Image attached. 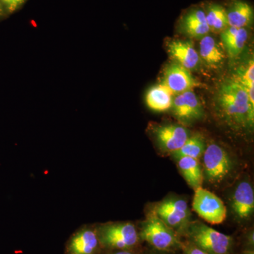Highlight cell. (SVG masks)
<instances>
[{
    "instance_id": "obj_6",
    "label": "cell",
    "mask_w": 254,
    "mask_h": 254,
    "mask_svg": "<svg viewBox=\"0 0 254 254\" xmlns=\"http://www.w3.org/2000/svg\"><path fill=\"white\" fill-rule=\"evenodd\" d=\"M138 239L136 227L128 222L106 225L100 230L101 243L113 248H131L136 245Z\"/></svg>"
},
{
    "instance_id": "obj_24",
    "label": "cell",
    "mask_w": 254,
    "mask_h": 254,
    "mask_svg": "<svg viewBox=\"0 0 254 254\" xmlns=\"http://www.w3.org/2000/svg\"><path fill=\"white\" fill-rule=\"evenodd\" d=\"M185 254H210L195 245H187L184 247Z\"/></svg>"
},
{
    "instance_id": "obj_1",
    "label": "cell",
    "mask_w": 254,
    "mask_h": 254,
    "mask_svg": "<svg viewBox=\"0 0 254 254\" xmlns=\"http://www.w3.org/2000/svg\"><path fill=\"white\" fill-rule=\"evenodd\" d=\"M218 103L229 123L237 127L254 126V111L251 108L247 90L235 78L222 83Z\"/></svg>"
},
{
    "instance_id": "obj_26",
    "label": "cell",
    "mask_w": 254,
    "mask_h": 254,
    "mask_svg": "<svg viewBox=\"0 0 254 254\" xmlns=\"http://www.w3.org/2000/svg\"><path fill=\"white\" fill-rule=\"evenodd\" d=\"M113 254H131V252H127V251H122V252H118L117 253H115Z\"/></svg>"
},
{
    "instance_id": "obj_10",
    "label": "cell",
    "mask_w": 254,
    "mask_h": 254,
    "mask_svg": "<svg viewBox=\"0 0 254 254\" xmlns=\"http://www.w3.org/2000/svg\"><path fill=\"white\" fill-rule=\"evenodd\" d=\"M157 216L170 228H179L187 223L190 212L183 200H168L163 202L155 209Z\"/></svg>"
},
{
    "instance_id": "obj_14",
    "label": "cell",
    "mask_w": 254,
    "mask_h": 254,
    "mask_svg": "<svg viewBox=\"0 0 254 254\" xmlns=\"http://www.w3.org/2000/svg\"><path fill=\"white\" fill-rule=\"evenodd\" d=\"M226 12L230 27L246 28L253 22V8L243 0H234Z\"/></svg>"
},
{
    "instance_id": "obj_25",
    "label": "cell",
    "mask_w": 254,
    "mask_h": 254,
    "mask_svg": "<svg viewBox=\"0 0 254 254\" xmlns=\"http://www.w3.org/2000/svg\"><path fill=\"white\" fill-rule=\"evenodd\" d=\"M249 242H250V245H254V232H252L249 236Z\"/></svg>"
},
{
    "instance_id": "obj_16",
    "label": "cell",
    "mask_w": 254,
    "mask_h": 254,
    "mask_svg": "<svg viewBox=\"0 0 254 254\" xmlns=\"http://www.w3.org/2000/svg\"><path fill=\"white\" fill-rule=\"evenodd\" d=\"M199 53V56L203 62L213 68L221 66L225 58L222 47L217 43L213 37L208 35L201 38Z\"/></svg>"
},
{
    "instance_id": "obj_27",
    "label": "cell",
    "mask_w": 254,
    "mask_h": 254,
    "mask_svg": "<svg viewBox=\"0 0 254 254\" xmlns=\"http://www.w3.org/2000/svg\"><path fill=\"white\" fill-rule=\"evenodd\" d=\"M243 254H254V251H247V252H244Z\"/></svg>"
},
{
    "instance_id": "obj_13",
    "label": "cell",
    "mask_w": 254,
    "mask_h": 254,
    "mask_svg": "<svg viewBox=\"0 0 254 254\" xmlns=\"http://www.w3.org/2000/svg\"><path fill=\"white\" fill-rule=\"evenodd\" d=\"M232 206L234 213L240 219L248 218L253 213L254 190L248 182L239 184L232 197Z\"/></svg>"
},
{
    "instance_id": "obj_8",
    "label": "cell",
    "mask_w": 254,
    "mask_h": 254,
    "mask_svg": "<svg viewBox=\"0 0 254 254\" xmlns=\"http://www.w3.org/2000/svg\"><path fill=\"white\" fill-rule=\"evenodd\" d=\"M155 136L160 148L172 154L180 149L190 136L186 128L173 124L157 127Z\"/></svg>"
},
{
    "instance_id": "obj_12",
    "label": "cell",
    "mask_w": 254,
    "mask_h": 254,
    "mask_svg": "<svg viewBox=\"0 0 254 254\" xmlns=\"http://www.w3.org/2000/svg\"><path fill=\"white\" fill-rule=\"evenodd\" d=\"M180 28L184 34L191 38H202L207 36L210 28L204 9L197 8L189 11L180 20Z\"/></svg>"
},
{
    "instance_id": "obj_19",
    "label": "cell",
    "mask_w": 254,
    "mask_h": 254,
    "mask_svg": "<svg viewBox=\"0 0 254 254\" xmlns=\"http://www.w3.org/2000/svg\"><path fill=\"white\" fill-rule=\"evenodd\" d=\"M98 245V238L93 230H81L73 236L69 245L71 254H93Z\"/></svg>"
},
{
    "instance_id": "obj_4",
    "label": "cell",
    "mask_w": 254,
    "mask_h": 254,
    "mask_svg": "<svg viewBox=\"0 0 254 254\" xmlns=\"http://www.w3.org/2000/svg\"><path fill=\"white\" fill-rule=\"evenodd\" d=\"M203 177L212 183L221 182L230 173L232 162L225 149L211 143L203 153Z\"/></svg>"
},
{
    "instance_id": "obj_7",
    "label": "cell",
    "mask_w": 254,
    "mask_h": 254,
    "mask_svg": "<svg viewBox=\"0 0 254 254\" xmlns=\"http://www.w3.org/2000/svg\"><path fill=\"white\" fill-rule=\"evenodd\" d=\"M171 109L174 116L182 123H193L200 120L204 115L203 105L192 91L175 95Z\"/></svg>"
},
{
    "instance_id": "obj_22",
    "label": "cell",
    "mask_w": 254,
    "mask_h": 254,
    "mask_svg": "<svg viewBox=\"0 0 254 254\" xmlns=\"http://www.w3.org/2000/svg\"><path fill=\"white\" fill-rule=\"evenodd\" d=\"M235 79L242 83L245 88L254 86V60H250L247 69L243 70V73H240Z\"/></svg>"
},
{
    "instance_id": "obj_11",
    "label": "cell",
    "mask_w": 254,
    "mask_h": 254,
    "mask_svg": "<svg viewBox=\"0 0 254 254\" xmlns=\"http://www.w3.org/2000/svg\"><path fill=\"white\" fill-rule=\"evenodd\" d=\"M169 55L178 64L188 71L194 70L200 63V56L190 41H174L168 46Z\"/></svg>"
},
{
    "instance_id": "obj_23",
    "label": "cell",
    "mask_w": 254,
    "mask_h": 254,
    "mask_svg": "<svg viewBox=\"0 0 254 254\" xmlns=\"http://www.w3.org/2000/svg\"><path fill=\"white\" fill-rule=\"evenodd\" d=\"M9 13H13L19 9L26 0H0Z\"/></svg>"
},
{
    "instance_id": "obj_2",
    "label": "cell",
    "mask_w": 254,
    "mask_h": 254,
    "mask_svg": "<svg viewBox=\"0 0 254 254\" xmlns=\"http://www.w3.org/2000/svg\"><path fill=\"white\" fill-rule=\"evenodd\" d=\"M190 236L195 246L210 254H229L231 250L232 239L230 236L203 223L192 225Z\"/></svg>"
},
{
    "instance_id": "obj_3",
    "label": "cell",
    "mask_w": 254,
    "mask_h": 254,
    "mask_svg": "<svg viewBox=\"0 0 254 254\" xmlns=\"http://www.w3.org/2000/svg\"><path fill=\"white\" fill-rule=\"evenodd\" d=\"M192 206L200 218L212 225L221 224L226 218L227 208L223 202L203 187L195 189Z\"/></svg>"
},
{
    "instance_id": "obj_20",
    "label": "cell",
    "mask_w": 254,
    "mask_h": 254,
    "mask_svg": "<svg viewBox=\"0 0 254 254\" xmlns=\"http://www.w3.org/2000/svg\"><path fill=\"white\" fill-rule=\"evenodd\" d=\"M210 31H222L228 27L226 9L218 4H210L204 10Z\"/></svg>"
},
{
    "instance_id": "obj_17",
    "label": "cell",
    "mask_w": 254,
    "mask_h": 254,
    "mask_svg": "<svg viewBox=\"0 0 254 254\" xmlns=\"http://www.w3.org/2000/svg\"><path fill=\"white\" fill-rule=\"evenodd\" d=\"M174 97L173 92L160 83L150 88L145 96V102L150 109L165 112L171 109Z\"/></svg>"
},
{
    "instance_id": "obj_28",
    "label": "cell",
    "mask_w": 254,
    "mask_h": 254,
    "mask_svg": "<svg viewBox=\"0 0 254 254\" xmlns=\"http://www.w3.org/2000/svg\"><path fill=\"white\" fill-rule=\"evenodd\" d=\"M1 11H2V9H1V4H0V13H1Z\"/></svg>"
},
{
    "instance_id": "obj_21",
    "label": "cell",
    "mask_w": 254,
    "mask_h": 254,
    "mask_svg": "<svg viewBox=\"0 0 254 254\" xmlns=\"http://www.w3.org/2000/svg\"><path fill=\"white\" fill-rule=\"evenodd\" d=\"M205 148V140L200 135L190 136L185 144L177 151L173 153L175 158L181 157H190L195 159L201 158L204 153Z\"/></svg>"
},
{
    "instance_id": "obj_9",
    "label": "cell",
    "mask_w": 254,
    "mask_h": 254,
    "mask_svg": "<svg viewBox=\"0 0 254 254\" xmlns=\"http://www.w3.org/2000/svg\"><path fill=\"white\" fill-rule=\"evenodd\" d=\"M161 84L168 88L175 95L192 91L199 86L190 71L177 63L172 64L165 69Z\"/></svg>"
},
{
    "instance_id": "obj_15",
    "label": "cell",
    "mask_w": 254,
    "mask_h": 254,
    "mask_svg": "<svg viewBox=\"0 0 254 254\" xmlns=\"http://www.w3.org/2000/svg\"><path fill=\"white\" fill-rule=\"evenodd\" d=\"M248 38V31L245 28L228 26L222 31L221 39L227 54L236 58L241 54Z\"/></svg>"
},
{
    "instance_id": "obj_18",
    "label": "cell",
    "mask_w": 254,
    "mask_h": 254,
    "mask_svg": "<svg viewBox=\"0 0 254 254\" xmlns=\"http://www.w3.org/2000/svg\"><path fill=\"white\" fill-rule=\"evenodd\" d=\"M177 159L178 168L189 186L194 190L201 187L203 173L199 160L190 157H181Z\"/></svg>"
},
{
    "instance_id": "obj_5",
    "label": "cell",
    "mask_w": 254,
    "mask_h": 254,
    "mask_svg": "<svg viewBox=\"0 0 254 254\" xmlns=\"http://www.w3.org/2000/svg\"><path fill=\"white\" fill-rule=\"evenodd\" d=\"M141 236L159 250H168L180 245L172 229L156 215L150 217L142 229Z\"/></svg>"
}]
</instances>
